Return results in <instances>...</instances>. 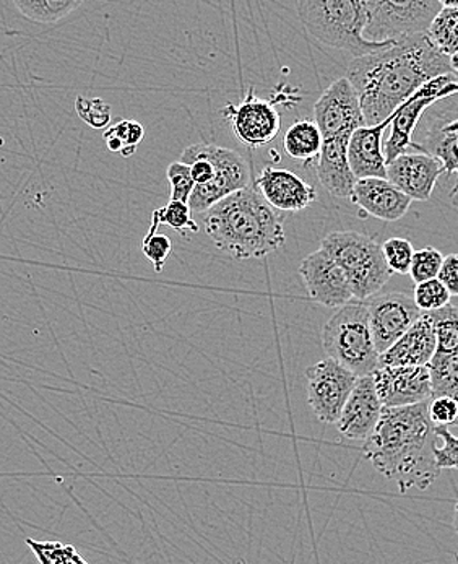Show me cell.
<instances>
[{"label": "cell", "instance_id": "16", "mask_svg": "<svg viewBox=\"0 0 458 564\" xmlns=\"http://www.w3.org/2000/svg\"><path fill=\"white\" fill-rule=\"evenodd\" d=\"M299 273L310 299L323 306L338 310L355 300L344 270L324 249L307 256L301 262Z\"/></svg>", "mask_w": 458, "mask_h": 564}, {"label": "cell", "instance_id": "13", "mask_svg": "<svg viewBox=\"0 0 458 564\" xmlns=\"http://www.w3.org/2000/svg\"><path fill=\"white\" fill-rule=\"evenodd\" d=\"M314 118L323 140L350 139L357 129L364 128L357 91L345 77L337 78L316 101Z\"/></svg>", "mask_w": 458, "mask_h": 564}, {"label": "cell", "instance_id": "4", "mask_svg": "<svg viewBox=\"0 0 458 564\" xmlns=\"http://www.w3.org/2000/svg\"><path fill=\"white\" fill-rule=\"evenodd\" d=\"M301 22L310 36L334 50L358 57L388 50L395 43H372L364 37L362 0H303L297 3Z\"/></svg>", "mask_w": 458, "mask_h": 564}, {"label": "cell", "instance_id": "2", "mask_svg": "<svg viewBox=\"0 0 458 564\" xmlns=\"http://www.w3.org/2000/svg\"><path fill=\"white\" fill-rule=\"evenodd\" d=\"M427 402L382 410L378 426L362 446L366 459L379 474L395 481L400 494L413 488L427 490L440 474L434 460L439 441L427 415Z\"/></svg>", "mask_w": 458, "mask_h": 564}, {"label": "cell", "instance_id": "5", "mask_svg": "<svg viewBox=\"0 0 458 564\" xmlns=\"http://www.w3.org/2000/svg\"><path fill=\"white\" fill-rule=\"evenodd\" d=\"M323 345L327 358L357 378L371 376L379 368V354L369 329L364 301L353 300L338 307L324 326Z\"/></svg>", "mask_w": 458, "mask_h": 564}, {"label": "cell", "instance_id": "19", "mask_svg": "<svg viewBox=\"0 0 458 564\" xmlns=\"http://www.w3.org/2000/svg\"><path fill=\"white\" fill-rule=\"evenodd\" d=\"M259 194L276 212H301L317 200L316 187L283 167H263L258 177Z\"/></svg>", "mask_w": 458, "mask_h": 564}, {"label": "cell", "instance_id": "18", "mask_svg": "<svg viewBox=\"0 0 458 564\" xmlns=\"http://www.w3.org/2000/svg\"><path fill=\"white\" fill-rule=\"evenodd\" d=\"M382 410L384 406L375 392L372 375L362 376L357 378L353 391L335 425L348 440L366 441L378 426Z\"/></svg>", "mask_w": 458, "mask_h": 564}, {"label": "cell", "instance_id": "32", "mask_svg": "<svg viewBox=\"0 0 458 564\" xmlns=\"http://www.w3.org/2000/svg\"><path fill=\"white\" fill-rule=\"evenodd\" d=\"M412 299L422 313H434V311L443 310L447 304H450L452 296L439 280L434 279L418 283Z\"/></svg>", "mask_w": 458, "mask_h": 564}, {"label": "cell", "instance_id": "3", "mask_svg": "<svg viewBox=\"0 0 458 564\" xmlns=\"http://www.w3.org/2000/svg\"><path fill=\"white\" fill-rule=\"evenodd\" d=\"M201 221L214 245L236 261L266 258L285 245L282 215L252 187L229 194Z\"/></svg>", "mask_w": 458, "mask_h": 564}, {"label": "cell", "instance_id": "34", "mask_svg": "<svg viewBox=\"0 0 458 564\" xmlns=\"http://www.w3.org/2000/svg\"><path fill=\"white\" fill-rule=\"evenodd\" d=\"M382 256L391 273L396 275H406L412 264L415 248L412 242L405 238H391L381 246Z\"/></svg>", "mask_w": 458, "mask_h": 564}, {"label": "cell", "instance_id": "28", "mask_svg": "<svg viewBox=\"0 0 458 564\" xmlns=\"http://www.w3.org/2000/svg\"><path fill=\"white\" fill-rule=\"evenodd\" d=\"M102 137L112 153H121L124 159H131L137 152V147L145 137V128L132 119H124V121H119L118 124L106 129Z\"/></svg>", "mask_w": 458, "mask_h": 564}, {"label": "cell", "instance_id": "8", "mask_svg": "<svg viewBox=\"0 0 458 564\" xmlns=\"http://www.w3.org/2000/svg\"><path fill=\"white\" fill-rule=\"evenodd\" d=\"M184 153L208 160L215 171L214 180L210 183L194 187L189 202H187L190 212L204 214L229 194L246 189L251 183L248 163L235 150L225 149L215 143H196V145L187 147Z\"/></svg>", "mask_w": 458, "mask_h": 564}, {"label": "cell", "instance_id": "6", "mask_svg": "<svg viewBox=\"0 0 458 564\" xmlns=\"http://www.w3.org/2000/svg\"><path fill=\"white\" fill-rule=\"evenodd\" d=\"M350 283L353 299L366 301L381 293L392 273L385 264L381 245L358 231H334L320 242Z\"/></svg>", "mask_w": 458, "mask_h": 564}, {"label": "cell", "instance_id": "26", "mask_svg": "<svg viewBox=\"0 0 458 564\" xmlns=\"http://www.w3.org/2000/svg\"><path fill=\"white\" fill-rule=\"evenodd\" d=\"M12 6L26 20L40 25H54L81 7L80 0H13Z\"/></svg>", "mask_w": 458, "mask_h": 564}, {"label": "cell", "instance_id": "25", "mask_svg": "<svg viewBox=\"0 0 458 564\" xmlns=\"http://www.w3.org/2000/svg\"><path fill=\"white\" fill-rule=\"evenodd\" d=\"M283 147L290 159L297 162L310 163L319 159L323 135L317 129L316 122L299 119L290 126L283 139Z\"/></svg>", "mask_w": 458, "mask_h": 564}, {"label": "cell", "instance_id": "12", "mask_svg": "<svg viewBox=\"0 0 458 564\" xmlns=\"http://www.w3.org/2000/svg\"><path fill=\"white\" fill-rule=\"evenodd\" d=\"M368 307L369 329L379 357L392 347L416 321L422 311L406 293H378L364 301Z\"/></svg>", "mask_w": 458, "mask_h": 564}, {"label": "cell", "instance_id": "17", "mask_svg": "<svg viewBox=\"0 0 458 564\" xmlns=\"http://www.w3.org/2000/svg\"><path fill=\"white\" fill-rule=\"evenodd\" d=\"M443 174V165L425 153H403L385 163V180L412 202L429 200Z\"/></svg>", "mask_w": 458, "mask_h": 564}, {"label": "cell", "instance_id": "36", "mask_svg": "<svg viewBox=\"0 0 458 564\" xmlns=\"http://www.w3.org/2000/svg\"><path fill=\"white\" fill-rule=\"evenodd\" d=\"M444 256L436 248L419 249L413 254L412 264H410V276L413 282L418 283L427 282V280L437 279L440 265H443Z\"/></svg>", "mask_w": 458, "mask_h": 564}, {"label": "cell", "instance_id": "30", "mask_svg": "<svg viewBox=\"0 0 458 564\" xmlns=\"http://www.w3.org/2000/svg\"><path fill=\"white\" fill-rule=\"evenodd\" d=\"M152 221H155L159 227L166 225L179 232L181 236H186L187 232H193V235L198 232V224L193 218V212L184 202L170 200L164 207L156 208L152 214Z\"/></svg>", "mask_w": 458, "mask_h": 564}, {"label": "cell", "instance_id": "1", "mask_svg": "<svg viewBox=\"0 0 458 564\" xmlns=\"http://www.w3.org/2000/svg\"><path fill=\"white\" fill-rule=\"evenodd\" d=\"M449 74L457 75V63L423 33L351 61L345 78L357 91L366 128H372L388 121L427 82Z\"/></svg>", "mask_w": 458, "mask_h": 564}, {"label": "cell", "instance_id": "10", "mask_svg": "<svg viewBox=\"0 0 458 564\" xmlns=\"http://www.w3.org/2000/svg\"><path fill=\"white\" fill-rule=\"evenodd\" d=\"M307 400L314 415L335 425L353 391L357 376L337 361L326 358L306 369Z\"/></svg>", "mask_w": 458, "mask_h": 564}, {"label": "cell", "instance_id": "33", "mask_svg": "<svg viewBox=\"0 0 458 564\" xmlns=\"http://www.w3.org/2000/svg\"><path fill=\"white\" fill-rule=\"evenodd\" d=\"M159 225L155 221L150 224L149 231L142 242V252L156 272H163L164 264H166L167 256L173 251V241L170 236L163 235L159 231Z\"/></svg>", "mask_w": 458, "mask_h": 564}, {"label": "cell", "instance_id": "31", "mask_svg": "<svg viewBox=\"0 0 458 564\" xmlns=\"http://www.w3.org/2000/svg\"><path fill=\"white\" fill-rule=\"evenodd\" d=\"M26 545L40 564H90L75 550V546L64 545L61 542H37V540L26 539Z\"/></svg>", "mask_w": 458, "mask_h": 564}, {"label": "cell", "instance_id": "40", "mask_svg": "<svg viewBox=\"0 0 458 564\" xmlns=\"http://www.w3.org/2000/svg\"><path fill=\"white\" fill-rule=\"evenodd\" d=\"M437 280L446 286L452 299L458 295V258L457 254H449L444 258Z\"/></svg>", "mask_w": 458, "mask_h": 564}, {"label": "cell", "instance_id": "11", "mask_svg": "<svg viewBox=\"0 0 458 564\" xmlns=\"http://www.w3.org/2000/svg\"><path fill=\"white\" fill-rule=\"evenodd\" d=\"M457 109L439 108V102L426 109L410 142V149L433 156L444 167V173H457Z\"/></svg>", "mask_w": 458, "mask_h": 564}, {"label": "cell", "instance_id": "39", "mask_svg": "<svg viewBox=\"0 0 458 564\" xmlns=\"http://www.w3.org/2000/svg\"><path fill=\"white\" fill-rule=\"evenodd\" d=\"M427 415L434 426H447L457 423L458 403L457 399L430 398L427 402Z\"/></svg>", "mask_w": 458, "mask_h": 564}, {"label": "cell", "instance_id": "15", "mask_svg": "<svg viewBox=\"0 0 458 564\" xmlns=\"http://www.w3.org/2000/svg\"><path fill=\"white\" fill-rule=\"evenodd\" d=\"M372 379L384 409L412 406L433 398L426 366H379Z\"/></svg>", "mask_w": 458, "mask_h": 564}, {"label": "cell", "instance_id": "22", "mask_svg": "<svg viewBox=\"0 0 458 564\" xmlns=\"http://www.w3.org/2000/svg\"><path fill=\"white\" fill-rule=\"evenodd\" d=\"M392 116L388 121L372 128L357 129L348 140L347 159L351 173L358 180L379 177L385 180V159L382 152V135L391 126Z\"/></svg>", "mask_w": 458, "mask_h": 564}, {"label": "cell", "instance_id": "27", "mask_svg": "<svg viewBox=\"0 0 458 564\" xmlns=\"http://www.w3.org/2000/svg\"><path fill=\"white\" fill-rule=\"evenodd\" d=\"M426 368L433 398L457 399L458 354H434Z\"/></svg>", "mask_w": 458, "mask_h": 564}, {"label": "cell", "instance_id": "14", "mask_svg": "<svg viewBox=\"0 0 458 564\" xmlns=\"http://www.w3.org/2000/svg\"><path fill=\"white\" fill-rule=\"evenodd\" d=\"M225 118L231 124L236 139L249 149H262L279 135L282 121L272 101L261 100L249 90L238 106L228 105L223 109Z\"/></svg>", "mask_w": 458, "mask_h": 564}, {"label": "cell", "instance_id": "23", "mask_svg": "<svg viewBox=\"0 0 458 564\" xmlns=\"http://www.w3.org/2000/svg\"><path fill=\"white\" fill-rule=\"evenodd\" d=\"M347 137L323 140L319 159H317V176L330 196L337 199H350L357 177L348 165Z\"/></svg>", "mask_w": 458, "mask_h": 564}, {"label": "cell", "instance_id": "37", "mask_svg": "<svg viewBox=\"0 0 458 564\" xmlns=\"http://www.w3.org/2000/svg\"><path fill=\"white\" fill-rule=\"evenodd\" d=\"M167 181L171 184V200L187 204L196 187L190 176V167L181 162L171 163L167 166Z\"/></svg>", "mask_w": 458, "mask_h": 564}, {"label": "cell", "instance_id": "7", "mask_svg": "<svg viewBox=\"0 0 458 564\" xmlns=\"http://www.w3.org/2000/svg\"><path fill=\"white\" fill-rule=\"evenodd\" d=\"M366 10V40L372 43H399L426 33L439 13L440 0H362Z\"/></svg>", "mask_w": 458, "mask_h": 564}, {"label": "cell", "instance_id": "38", "mask_svg": "<svg viewBox=\"0 0 458 564\" xmlns=\"http://www.w3.org/2000/svg\"><path fill=\"white\" fill-rule=\"evenodd\" d=\"M434 433H436V437L439 441H443V444H437L434 447V460H436V467L439 470L443 468H450V470H456L457 468V446L458 440L456 434L450 432L447 426H436L434 429Z\"/></svg>", "mask_w": 458, "mask_h": 564}, {"label": "cell", "instance_id": "35", "mask_svg": "<svg viewBox=\"0 0 458 564\" xmlns=\"http://www.w3.org/2000/svg\"><path fill=\"white\" fill-rule=\"evenodd\" d=\"M75 111L85 124L98 131L108 129L111 122V105L101 98L77 97Z\"/></svg>", "mask_w": 458, "mask_h": 564}, {"label": "cell", "instance_id": "9", "mask_svg": "<svg viewBox=\"0 0 458 564\" xmlns=\"http://www.w3.org/2000/svg\"><path fill=\"white\" fill-rule=\"evenodd\" d=\"M457 75H440L427 82L422 88L415 91L395 112L392 115L391 133L388 140L382 142L385 163L392 162L396 156L408 153L410 142L413 132L418 126L419 119L425 115L426 109L436 102L456 97Z\"/></svg>", "mask_w": 458, "mask_h": 564}, {"label": "cell", "instance_id": "29", "mask_svg": "<svg viewBox=\"0 0 458 564\" xmlns=\"http://www.w3.org/2000/svg\"><path fill=\"white\" fill-rule=\"evenodd\" d=\"M436 333L434 354H458V310L456 304H447L443 310L429 313Z\"/></svg>", "mask_w": 458, "mask_h": 564}, {"label": "cell", "instance_id": "21", "mask_svg": "<svg viewBox=\"0 0 458 564\" xmlns=\"http://www.w3.org/2000/svg\"><path fill=\"white\" fill-rule=\"evenodd\" d=\"M434 351V321L429 313H423L419 319L379 357V366H427Z\"/></svg>", "mask_w": 458, "mask_h": 564}, {"label": "cell", "instance_id": "20", "mask_svg": "<svg viewBox=\"0 0 458 564\" xmlns=\"http://www.w3.org/2000/svg\"><path fill=\"white\" fill-rule=\"evenodd\" d=\"M350 200L366 214L382 221H399L410 210L412 200L388 180H358Z\"/></svg>", "mask_w": 458, "mask_h": 564}, {"label": "cell", "instance_id": "24", "mask_svg": "<svg viewBox=\"0 0 458 564\" xmlns=\"http://www.w3.org/2000/svg\"><path fill=\"white\" fill-rule=\"evenodd\" d=\"M440 10L427 26L426 36L434 47L450 61L457 63L458 53V2L440 0Z\"/></svg>", "mask_w": 458, "mask_h": 564}]
</instances>
